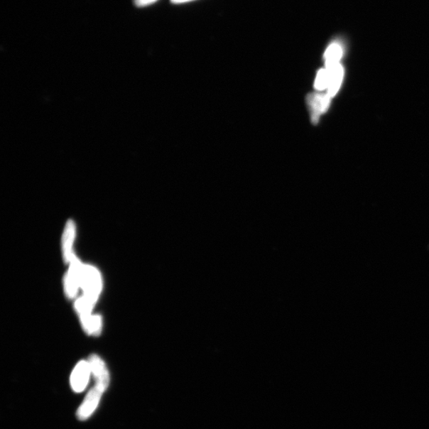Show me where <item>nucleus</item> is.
<instances>
[{
  "instance_id": "obj_1",
  "label": "nucleus",
  "mask_w": 429,
  "mask_h": 429,
  "mask_svg": "<svg viewBox=\"0 0 429 429\" xmlns=\"http://www.w3.org/2000/svg\"><path fill=\"white\" fill-rule=\"evenodd\" d=\"M82 286L85 290V297L93 304L95 303L102 290V278L96 268L84 266Z\"/></svg>"
},
{
  "instance_id": "obj_2",
  "label": "nucleus",
  "mask_w": 429,
  "mask_h": 429,
  "mask_svg": "<svg viewBox=\"0 0 429 429\" xmlns=\"http://www.w3.org/2000/svg\"><path fill=\"white\" fill-rule=\"evenodd\" d=\"M70 270L65 278V291L69 298H75L78 288L82 286V276L84 266L80 263L75 254L70 261Z\"/></svg>"
},
{
  "instance_id": "obj_13",
  "label": "nucleus",
  "mask_w": 429,
  "mask_h": 429,
  "mask_svg": "<svg viewBox=\"0 0 429 429\" xmlns=\"http://www.w3.org/2000/svg\"><path fill=\"white\" fill-rule=\"evenodd\" d=\"M156 1L157 0H135V3L138 6H146Z\"/></svg>"
},
{
  "instance_id": "obj_3",
  "label": "nucleus",
  "mask_w": 429,
  "mask_h": 429,
  "mask_svg": "<svg viewBox=\"0 0 429 429\" xmlns=\"http://www.w3.org/2000/svg\"><path fill=\"white\" fill-rule=\"evenodd\" d=\"M331 97L327 93H312L307 97V103L311 112V119L313 124L319 121L322 114L326 112L330 107Z\"/></svg>"
},
{
  "instance_id": "obj_4",
  "label": "nucleus",
  "mask_w": 429,
  "mask_h": 429,
  "mask_svg": "<svg viewBox=\"0 0 429 429\" xmlns=\"http://www.w3.org/2000/svg\"><path fill=\"white\" fill-rule=\"evenodd\" d=\"M91 374L89 362L80 361L71 375L70 383L72 390L77 393L84 391L88 386Z\"/></svg>"
},
{
  "instance_id": "obj_8",
  "label": "nucleus",
  "mask_w": 429,
  "mask_h": 429,
  "mask_svg": "<svg viewBox=\"0 0 429 429\" xmlns=\"http://www.w3.org/2000/svg\"><path fill=\"white\" fill-rule=\"evenodd\" d=\"M75 237V225L72 220H69L65 227L63 237V254L66 261H70L73 256L72 249L73 240Z\"/></svg>"
},
{
  "instance_id": "obj_9",
  "label": "nucleus",
  "mask_w": 429,
  "mask_h": 429,
  "mask_svg": "<svg viewBox=\"0 0 429 429\" xmlns=\"http://www.w3.org/2000/svg\"><path fill=\"white\" fill-rule=\"evenodd\" d=\"M343 56V48L337 43H332L325 52V59L326 68L340 64V60Z\"/></svg>"
},
{
  "instance_id": "obj_12",
  "label": "nucleus",
  "mask_w": 429,
  "mask_h": 429,
  "mask_svg": "<svg viewBox=\"0 0 429 429\" xmlns=\"http://www.w3.org/2000/svg\"><path fill=\"white\" fill-rule=\"evenodd\" d=\"M93 305L89 300L84 297L77 300L76 308L80 315L89 314L92 310Z\"/></svg>"
},
{
  "instance_id": "obj_14",
  "label": "nucleus",
  "mask_w": 429,
  "mask_h": 429,
  "mask_svg": "<svg viewBox=\"0 0 429 429\" xmlns=\"http://www.w3.org/2000/svg\"><path fill=\"white\" fill-rule=\"evenodd\" d=\"M172 1L173 3L180 4V3H185V2L190 1V0H172Z\"/></svg>"
},
{
  "instance_id": "obj_6",
  "label": "nucleus",
  "mask_w": 429,
  "mask_h": 429,
  "mask_svg": "<svg viewBox=\"0 0 429 429\" xmlns=\"http://www.w3.org/2000/svg\"><path fill=\"white\" fill-rule=\"evenodd\" d=\"M104 391L95 386L87 394V396L82 406L79 408L77 418L80 420H85L91 417V415L97 408L100 398H102Z\"/></svg>"
},
{
  "instance_id": "obj_5",
  "label": "nucleus",
  "mask_w": 429,
  "mask_h": 429,
  "mask_svg": "<svg viewBox=\"0 0 429 429\" xmlns=\"http://www.w3.org/2000/svg\"><path fill=\"white\" fill-rule=\"evenodd\" d=\"M89 363L92 374L96 380V386L104 392L109 386L110 378L104 362L97 355L92 354Z\"/></svg>"
},
{
  "instance_id": "obj_7",
  "label": "nucleus",
  "mask_w": 429,
  "mask_h": 429,
  "mask_svg": "<svg viewBox=\"0 0 429 429\" xmlns=\"http://www.w3.org/2000/svg\"><path fill=\"white\" fill-rule=\"evenodd\" d=\"M326 69L330 72V84H328L327 93L331 97H333L339 91L342 82H343L344 70L340 64Z\"/></svg>"
},
{
  "instance_id": "obj_10",
  "label": "nucleus",
  "mask_w": 429,
  "mask_h": 429,
  "mask_svg": "<svg viewBox=\"0 0 429 429\" xmlns=\"http://www.w3.org/2000/svg\"><path fill=\"white\" fill-rule=\"evenodd\" d=\"M82 324L87 332L92 335H97L102 328V319L99 316L92 317L90 313L80 315Z\"/></svg>"
},
{
  "instance_id": "obj_11",
  "label": "nucleus",
  "mask_w": 429,
  "mask_h": 429,
  "mask_svg": "<svg viewBox=\"0 0 429 429\" xmlns=\"http://www.w3.org/2000/svg\"><path fill=\"white\" fill-rule=\"evenodd\" d=\"M328 84H330V72L326 68L320 70L317 73L316 82H315V89L318 91H324L327 89Z\"/></svg>"
}]
</instances>
